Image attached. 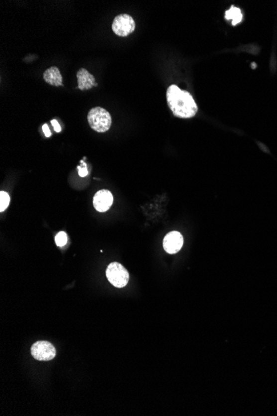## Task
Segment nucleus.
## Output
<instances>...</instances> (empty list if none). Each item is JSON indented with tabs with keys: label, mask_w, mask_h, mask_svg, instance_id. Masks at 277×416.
I'll list each match as a JSON object with an SVG mask.
<instances>
[{
	"label": "nucleus",
	"mask_w": 277,
	"mask_h": 416,
	"mask_svg": "<svg viewBox=\"0 0 277 416\" xmlns=\"http://www.w3.org/2000/svg\"><path fill=\"white\" fill-rule=\"evenodd\" d=\"M167 101L171 111L178 118H192L198 112V106L188 91L173 85L167 91Z\"/></svg>",
	"instance_id": "obj_1"
},
{
	"label": "nucleus",
	"mask_w": 277,
	"mask_h": 416,
	"mask_svg": "<svg viewBox=\"0 0 277 416\" xmlns=\"http://www.w3.org/2000/svg\"><path fill=\"white\" fill-rule=\"evenodd\" d=\"M87 121L90 127L98 133L107 132L112 126V116L106 109L99 106L90 110Z\"/></svg>",
	"instance_id": "obj_2"
},
{
	"label": "nucleus",
	"mask_w": 277,
	"mask_h": 416,
	"mask_svg": "<svg viewBox=\"0 0 277 416\" xmlns=\"http://www.w3.org/2000/svg\"><path fill=\"white\" fill-rule=\"evenodd\" d=\"M106 274L108 281L116 288H124L129 282V273L125 267L117 262L108 265Z\"/></svg>",
	"instance_id": "obj_3"
},
{
	"label": "nucleus",
	"mask_w": 277,
	"mask_h": 416,
	"mask_svg": "<svg viewBox=\"0 0 277 416\" xmlns=\"http://www.w3.org/2000/svg\"><path fill=\"white\" fill-rule=\"evenodd\" d=\"M135 27L136 23L130 15H118L112 22V31L119 37H127L134 32Z\"/></svg>",
	"instance_id": "obj_4"
},
{
	"label": "nucleus",
	"mask_w": 277,
	"mask_h": 416,
	"mask_svg": "<svg viewBox=\"0 0 277 416\" xmlns=\"http://www.w3.org/2000/svg\"><path fill=\"white\" fill-rule=\"evenodd\" d=\"M32 357L38 361H50L56 357V349L52 343L46 341H38L31 348Z\"/></svg>",
	"instance_id": "obj_5"
},
{
	"label": "nucleus",
	"mask_w": 277,
	"mask_h": 416,
	"mask_svg": "<svg viewBox=\"0 0 277 416\" xmlns=\"http://www.w3.org/2000/svg\"><path fill=\"white\" fill-rule=\"evenodd\" d=\"M163 249L168 254H173L180 251L183 245V237L178 231L168 233L163 239Z\"/></svg>",
	"instance_id": "obj_6"
},
{
	"label": "nucleus",
	"mask_w": 277,
	"mask_h": 416,
	"mask_svg": "<svg viewBox=\"0 0 277 416\" xmlns=\"http://www.w3.org/2000/svg\"><path fill=\"white\" fill-rule=\"evenodd\" d=\"M113 196L109 190H102L96 193L93 198V205L98 212H106L112 207Z\"/></svg>",
	"instance_id": "obj_7"
},
{
	"label": "nucleus",
	"mask_w": 277,
	"mask_h": 416,
	"mask_svg": "<svg viewBox=\"0 0 277 416\" xmlns=\"http://www.w3.org/2000/svg\"><path fill=\"white\" fill-rule=\"evenodd\" d=\"M77 82H78V88L81 91L89 90L94 86H97V81L94 76L90 73L85 68H81L77 73Z\"/></svg>",
	"instance_id": "obj_8"
},
{
	"label": "nucleus",
	"mask_w": 277,
	"mask_h": 416,
	"mask_svg": "<svg viewBox=\"0 0 277 416\" xmlns=\"http://www.w3.org/2000/svg\"><path fill=\"white\" fill-rule=\"evenodd\" d=\"M43 79L47 84L53 86H62V76L59 69L56 67H52L45 71Z\"/></svg>",
	"instance_id": "obj_9"
},
{
	"label": "nucleus",
	"mask_w": 277,
	"mask_h": 416,
	"mask_svg": "<svg viewBox=\"0 0 277 416\" xmlns=\"http://www.w3.org/2000/svg\"><path fill=\"white\" fill-rule=\"evenodd\" d=\"M243 15L238 7L232 6L230 9H228L225 13V19L232 21V25L236 26L239 24L243 21Z\"/></svg>",
	"instance_id": "obj_10"
},
{
	"label": "nucleus",
	"mask_w": 277,
	"mask_h": 416,
	"mask_svg": "<svg viewBox=\"0 0 277 416\" xmlns=\"http://www.w3.org/2000/svg\"><path fill=\"white\" fill-rule=\"evenodd\" d=\"M10 204V196L7 192H0V212H3L7 209Z\"/></svg>",
	"instance_id": "obj_11"
},
{
	"label": "nucleus",
	"mask_w": 277,
	"mask_h": 416,
	"mask_svg": "<svg viewBox=\"0 0 277 416\" xmlns=\"http://www.w3.org/2000/svg\"><path fill=\"white\" fill-rule=\"evenodd\" d=\"M55 242H56L57 246H64L67 242V234L63 231L59 232L55 237Z\"/></svg>",
	"instance_id": "obj_12"
},
{
	"label": "nucleus",
	"mask_w": 277,
	"mask_h": 416,
	"mask_svg": "<svg viewBox=\"0 0 277 416\" xmlns=\"http://www.w3.org/2000/svg\"><path fill=\"white\" fill-rule=\"evenodd\" d=\"M78 173H79V175L81 177H85V176H87V174H88V170H87L86 165H85L83 167H81V166L78 167Z\"/></svg>",
	"instance_id": "obj_13"
},
{
	"label": "nucleus",
	"mask_w": 277,
	"mask_h": 416,
	"mask_svg": "<svg viewBox=\"0 0 277 416\" xmlns=\"http://www.w3.org/2000/svg\"><path fill=\"white\" fill-rule=\"evenodd\" d=\"M51 122H52V126H53V127H54L55 131H56V132H57V133H58V132H61V131H62V128H61V126H60L59 123H58V122H57V121H56V120H52V121H51Z\"/></svg>",
	"instance_id": "obj_14"
},
{
	"label": "nucleus",
	"mask_w": 277,
	"mask_h": 416,
	"mask_svg": "<svg viewBox=\"0 0 277 416\" xmlns=\"http://www.w3.org/2000/svg\"><path fill=\"white\" fill-rule=\"evenodd\" d=\"M42 131H43V133L45 134V136H47V137H50L51 136V131H50L49 127L47 126V124H45L42 126Z\"/></svg>",
	"instance_id": "obj_15"
},
{
	"label": "nucleus",
	"mask_w": 277,
	"mask_h": 416,
	"mask_svg": "<svg viewBox=\"0 0 277 416\" xmlns=\"http://www.w3.org/2000/svg\"><path fill=\"white\" fill-rule=\"evenodd\" d=\"M259 145H260L261 149H262V150H263V151L268 152V148H267V146H266V145H262V144H259Z\"/></svg>",
	"instance_id": "obj_16"
}]
</instances>
